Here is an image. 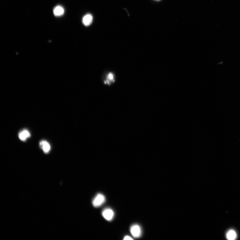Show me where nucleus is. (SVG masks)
I'll use <instances>...</instances> for the list:
<instances>
[{"mask_svg": "<svg viewBox=\"0 0 240 240\" xmlns=\"http://www.w3.org/2000/svg\"><path fill=\"white\" fill-rule=\"evenodd\" d=\"M105 201V198L104 195L102 194H98L93 199L92 204L94 207H98L101 206Z\"/></svg>", "mask_w": 240, "mask_h": 240, "instance_id": "nucleus-1", "label": "nucleus"}, {"mask_svg": "<svg viewBox=\"0 0 240 240\" xmlns=\"http://www.w3.org/2000/svg\"><path fill=\"white\" fill-rule=\"evenodd\" d=\"M131 234L135 238L140 237L142 235V229L139 225L137 224L133 225L130 229Z\"/></svg>", "mask_w": 240, "mask_h": 240, "instance_id": "nucleus-2", "label": "nucleus"}, {"mask_svg": "<svg viewBox=\"0 0 240 240\" xmlns=\"http://www.w3.org/2000/svg\"><path fill=\"white\" fill-rule=\"evenodd\" d=\"M102 214L103 217L109 221H111L115 216L114 212L112 209L109 208L104 209L102 212Z\"/></svg>", "mask_w": 240, "mask_h": 240, "instance_id": "nucleus-3", "label": "nucleus"}, {"mask_svg": "<svg viewBox=\"0 0 240 240\" xmlns=\"http://www.w3.org/2000/svg\"><path fill=\"white\" fill-rule=\"evenodd\" d=\"M93 16L91 14H88L85 15L83 19V23L85 26H88L92 24L93 21Z\"/></svg>", "mask_w": 240, "mask_h": 240, "instance_id": "nucleus-4", "label": "nucleus"}, {"mask_svg": "<svg viewBox=\"0 0 240 240\" xmlns=\"http://www.w3.org/2000/svg\"><path fill=\"white\" fill-rule=\"evenodd\" d=\"M19 137L21 140L25 141L27 138L31 137V134L28 131L26 130H24L19 133Z\"/></svg>", "mask_w": 240, "mask_h": 240, "instance_id": "nucleus-5", "label": "nucleus"}, {"mask_svg": "<svg viewBox=\"0 0 240 240\" xmlns=\"http://www.w3.org/2000/svg\"><path fill=\"white\" fill-rule=\"evenodd\" d=\"M40 146L43 152L48 153L51 150V146L49 143L45 140H42L40 142Z\"/></svg>", "mask_w": 240, "mask_h": 240, "instance_id": "nucleus-6", "label": "nucleus"}, {"mask_svg": "<svg viewBox=\"0 0 240 240\" xmlns=\"http://www.w3.org/2000/svg\"><path fill=\"white\" fill-rule=\"evenodd\" d=\"M65 10L63 7L61 6H56L53 9V14L56 16H59L63 15Z\"/></svg>", "mask_w": 240, "mask_h": 240, "instance_id": "nucleus-7", "label": "nucleus"}, {"mask_svg": "<svg viewBox=\"0 0 240 240\" xmlns=\"http://www.w3.org/2000/svg\"><path fill=\"white\" fill-rule=\"evenodd\" d=\"M226 237L227 239L229 240H234L236 238L237 234L234 230L231 229L227 232Z\"/></svg>", "mask_w": 240, "mask_h": 240, "instance_id": "nucleus-8", "label": "nucleus"}, {"mask_svg": "<svg viewBox=\"0 0 240 240\" xmlns=\"http://www.w3.org/2000/svg\"><path fill=\"white\" fill-rule=\"evenodd\" d=\"M108 78V80H110L112 81V80H113V76L112 74L110 73L109 74Z\"/></svg>", "mask_w": 240, "mask_h": 240, "instance_id": "nucleus-9", "label": "nucleus"}, {"mask_svg": "<svg viewBox=\"0 0 240 240\" xmlns=\"http://www.w3.org/2000/svg\"><path fill=\"white\" fill-rule=\"evenodd\" d=\"M125 240H133V239L132 238V237H130L129 236H126L125 237L124 239H123Z\"/></svg>", "mask_w": 240, "mask_h": 240, "instance_id": "nucleus-10", "label": "nucleus"}, {"mask_svg": "<svg viewBox=\"0 0 240 240\" xmlns=\"http://www.w3.org/2000/svg\"><path fill=\"white\" fill-rule=\"evenodd\" d=\"M157 1H159V0H157Z\"/></svg>", "mask_w": 240, "mask_h": 240, "instance_id": "nucleus-11", "label": "nucleus"}]
</instances>
